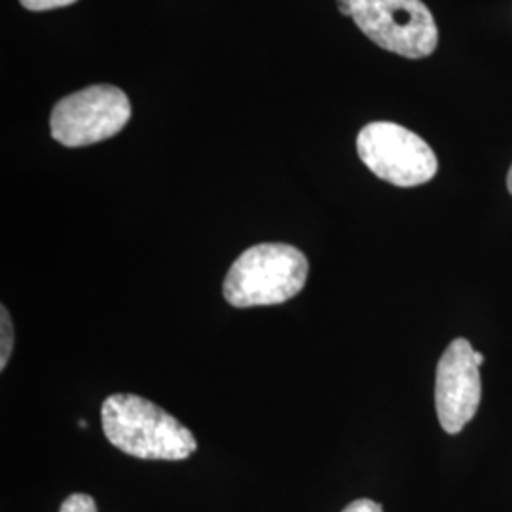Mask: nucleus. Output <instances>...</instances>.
Wrapping results in <instances>:
<instances>
[{
    "label": "nucleus",
    "mask_w": 512,
    "mask_h": 512,
    "mask_svg": "<svg viewBox=\"0 0 512 512\" xmlns=\"http://www.w3.org/2000/svg\"><path fill=\"white\" fill-rule=\"evenodd\" d=\"M482 399L480 365L469 340H454L437 366L435 403L440 425L448 435H458L475 418Z\"/></svg>",
    "instance_id": "obj_6"
},
{
    "label": "nucleus",
    "mask_w": 512,
    "mask_h": 512,
    "mask_svg": "<svg viewBox=\"0 0 512 512\" xmlns=\"http://www.w3.org/2000/svg\"><path fill=\"white\" fill-rule=\"evenodd\" d=\"M131 118L128 95L116 86H90L63 97L50 118L52 137L63 147H90L114 137Z\"/></svg>",
    "instance_id": "obj_5"
},
{
    "label": "nucleus",
    "mask_w": 512,
    "mask_h": 512,
    "mask_svg": "<svg viewBox=\"0 0 512 512\" xmlns=\"http://www.w3.org/2000/svg\"><path fill=\"white\" fill-rule=\"evenodd\" d=\"M507 188H509V192L512 194V165L511 169H509V175H507Z\"/></svg>",
    "instance_id": "obj_13"
},
{
    "label": "nucleus",
    "mask_w": 512,
    "mask_h": 512,
    "mask_svg": "<svg viewBox=\"0 0 512 512\" xmlns=\"http://www.w3.org/2000/svg\"><path fill=\"white\" fill-rule=\"evenodd\" d=\"M59 512H97V505L92 495L73 494L63 501Z\"/></svg>",
    "instance_id": "obj_8"
},
{
    "label": "nucleus",
    "mask_w": 512,
    "mask_h": 512,
    "mask_svg": "<svg viewBox=\"0 0 512 512\" xmlns=\"http://www.w3.org/2000/svg\"><path fill=\"white\" fill-rule=\"evenodd\" d=\"M0 336V370H6L14 349V323L6 306L0 308Z\"/></svg>",
    "instance_id": "obj_7"
},
{
    "label": "nucleus",
    "mask_w": 512,
    "mask_h": 512,
    "mask_svg": "<svg viewBox=\"0 0 512 512\" xmlns=\"http://www.w3.org/2000/svg\"><path fill=\"white\" fill-rule=\"evenodd\" d=\"M357 152L376 177L403 188L429 183L439 171L433 148L414 131L393 122H372L361 129Z\"/></svg>",
    "instance_id": "obj_4"
},
{
    "label": "nucleus",
    "mask_w": 512,
    "mask_h": 512,
    "mask_svg": "<svg viewBox=\"0 0 512 512\" xmlns=\"http://www.w3.org/2000/svg\"><path fill=\"white\" fill-rule=\"evenodd\" d=\"M342 512H384V509L380 503H376L372 499H357V501L349 503Z\"/></svg>",
    "instance_id": "obj_10"
},
{
    "label": "nucleus",
    "mask_w": 512,
    "mask_h": 512,
    "mask_svg": "<svg viewBox=\"0 0 512 512\" xmlns=\"http://www.w3.org/2000/svg\"><path fill=\"white\" fill-rule=\"evenodd\" d=\"M351 18L374 44L406 59H423L439 46V29L421 0H351Z\"/></svg>",
    "instance_id": "obj_3"
},
{
    "label": "nucleus",
    "mask_w": 512,
    "mask_h": 512,
    "mask_svg": "<svg viewBox=\"0 0 512 512\" xmlns=\"http://www.w3.org/2000/svg\"><path fill=\"white\" fill-rule=\"evenodd\" d=\"M475 361L476 365H482V363H484V355H482L480 351H475Z\"/></svg>",
    "instance_id": "obj_12"
},
{
    "label": "nucleus",
    "mask_w": 512,
    "mask_h": 512,
    "mask_svg": "<svg viewBox=\"0 0 512 512\" xmlns=\"http://www.w3.org/2000/svg\"><path fill=\"white\" fill-rule=\"evenodd\" d=\"M110 444L139 459L183 461L198 450L188 427L158 404L133 393H114L101 406Z\"/></svg>",
    "instance_id": "obj_1"
},
{
    "label": "nucleus",
    "mask_w": 512,
    "mask_h": 512,
    "mask_svg": "<svg viewBox=\"0 0 512 512\" xmlns=\"http://www.w3.org/2000/svg\"><path fill=\"white\" fill-rule=\"evenodd\" d=\"M306 255L289 243H260L236 258L228 270L222 294L236 308L283 304L308 281Z\"/></svg>",
    "instance_id": "obj_2"
},
{
    "label": "nucleus",
    "mask_w": 512,
    "mask_h": 512,
    "mask_svg": "<svg viewBox=\"0 0 512 512\" xmlns=\"http://www.w3.org/2000/svg\"><path fill=\"white\" fill-rule=\"evenodd\" d=\"M338 2V10L351 18V0H336Z\"/></svg>",
    "instance_id": "obj_11"
},
{
    "label": "nucleus",
    "mask_w": 512,
    "mask_h": 512,
    "mask_svg": "<svg viewBox=\"0 0 512 512\" xmlns=\"http://www.w3.org/2000/svg\"><path fill=\"white\" fill-rule=\"evenodd\" d=\"M23 8L31 10V12H46V10H55V8H63L74 4L76 0H19Z\"/></svg>",
    "instance_id": "obj_9"
}]
</instances>
